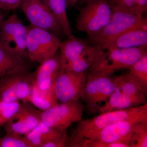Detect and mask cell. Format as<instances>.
Instances as JSON below:
<instances>
[{
    "label": "cell",
    "mask_w": 147,
    "mask_h": 147,
    "mask_svg": "<svg viewBox=\"0 0 147 147\" xmlns=\"http://www.w3.org/2000/svg\"><path fill=\"white\" fill-rule=\"evenodd\" d=\"M147 113V102L144 105L124 110L99 113L92 118L79 121L73 133L68 137L67 147H78L84 139L105 127L120 121Z\"/></svg>",
    "instance_id": "obj_1"
},
{
    "label": "cell",
    "mask_w": 147,
    "mask_h": 147,
    "mask_svg": "<svg viewBox=\"0 0 147 147\" xmlns=\"http://www.w3.org/2000/svg\"><path fill=\"white\" fill-rule=\"evenodd\" d=\"M147 92L132 80L127 73L117 76L115 92L107 102L99 108L98 112L124 110L144 105L146 103Z\"/></svg>",
    "instance_id": "obj_2"
},
{
    "label": "cell",
    "mask_w": 147,
    "mask_h": 147,
    "mask_svg": "<svg viewBox=\"0 0 147 147\" xmlns=\"http://www.w3.org/2000/svg\"><path fill=\"white\" fill-rule=\"evenodd\" d=\"M147 46L128 48L102 49L88 71L112 75L128 69L147 53Z\"/></svg>",
    "instance_id": "obj_3"
},
{
    "label": "cell",
    "mask_w": 147,
    "mask_h": 147,
    "mask_svg": "<svg viewBox=\"0 0 147 147\" xmlns=\"http://www.w3.org/2000/svg\"><path fill=\"white\" fill-rule=\"evenodd\" d=\"M146 119L147 113L120 121L84 139L78 147H105L113 143H123L130 147L134 129L139 123Z\"/></svg>",
    "instance_id": "obj_4"
},
{
    "label": "cell",
    "mask_w": 147,
    "mask_h": 147,
    "mask_svg": "<svg viewBox=\"0 0 147 147\" xmlns=\"http://www.w3.org/2000/svg\"><path fill=\"white\" fill-rule=\"evenodd\" d=\"M117 76L88 71L81 98L91 113L107 102L115 90Z\"/></svg>",
    "instance_id": "obj_5"
},
{
    "label": "cell",
    "mask_w": 147,
    "mask_h": 147,
    "mask_svg": "<svg viewBox=\"0 0 147 147\" xmlns=\"http://www.w3.org/2000/svg\"><path fill=\"white\" fill-rule=\"evenodd\" d=\"M76 19V28L93 36L110 21L112 10L108 0H86Z\"/></svg>",
    "instance_id": "obj_6"
},
{
    "label": "cell",
    "mask_w": 147,
    "mask_h": 147,
    "mask_svg": "<svg viewBox=\"0 0 147 147\" xmlns=\"http://www.w3.org/2000/svg\"><path fill=\"white\" fill-rule=\"evenodd\" d=\"M27 28L26 47L30 61L40 64L57 54L61 42L57 36L31 25Z\"/></svg>",
    "instance_id": "obj_7"
},
{
    "label": "cell",
    "mask_w": 147,
    "mask_h": 147,
    "mask_svg": "<svg viewBox=\"0 0 147 147\" xmlns=\"http://www.w3.org/2000/svg\"><path fill=\"white\" fill-rule=\"evenodd\" d=\"M146 18L143 15H132L112 10L109 23L97 34L88 37L89 41L92 45L102 49L126 31L139 25Z\"/></svg>",
    "instance_id": "obj_8"
},
{
    "label": "cell",
    "mask_w": 147,
    "mask_h": 147,
    "mask_svg": "<svg viewBox=\"0 0 147 147\" xmlns=\"http://www.w3.org/2000/svg\"><path fill=\"white\" fill-rule=\"evenodd\" d=\"M34 86V73L23 71L0 78V100L27 101Z\"/></svg>",
    "instance_id": "obj_9"
},
{
    "label": "cell",
    "mask_w": 147,
    "mask_h": 147,
    "mask_svg": "<svg viewBox=\"0 0 147 147\" xmlns=\"http://www.w3.org/2000/svg\"><path fill=\"white\" fill-rule=\"evenodd\" d=\"M28 28L15 14L4 20L0 28V45L25 59Z\"/></svg>",
    "instance_id": "obj_10"
},
{
    "label": "cell",
    "mask_w": 147,
    "mask_h": 147,
    "mask_svg": "<svg viewBox=\"0 0 147 147\" xmlns=\"http://www.w3.org/2000/svg\"><path fill=\"white\" fill-rule=\"evenodd\" d=\"M85 109V105L79 99L58 104L48 110L40 111V119L47 126L67 130L71 124L82 120Z\"/></svg>",
    "instance_id": "obj_11"
},
{
    "label": "cell",
    "mask_w": 147,
    "mask_h": 147,
    "mask_svg": "<svg viewBox=\"0 0 147 147\" xmlns=\"http://www.w3.org/2000/svg\"><path fill=\"white\" fill-rule=\"evenodd\" d=\"M19 6L30 25L49 31L58 37L64 34L50 9L40 0H22Z\"/></svg>",
    "instance_id": "obj_12"
},
{
    "label": "cell",
    "mask_w": 147,
    "mask_h": 147,
    "mask_svg": "<svg viewBox=\"0 0 147 147\" xmlns=\"http://www.w3.org/2000/svg\"><path fill=\"white\" fill-rule=\"evenodd\" d=\"M88 71L75 73L61 68L55 84L58 100L62 103L71 102L81 98L86 82Z\"/></svg>",
    "instance_id": "obj_13"
},
{
    "label": "cell",
    "mask_w": 147,
    "mask_h": 147,
    "mask_svg": "<svg viewBox=\"0 0 147 147\" xmlns=\"http://www.w3.org/2000/svg\"><path fill=\"white\" fill-rule=\"evenodd\" d=\"M27 101H23L18 113L4 125L6 133L24 135L33 129L41 121L40 111Z\"/></svg>",
    "instance_id": "obj_14"
},
{
    "label": "cell",
    "mask_w": 147,
    "mask_h": 147,
    "mask_svg": "<svg viewBox=\"0 0 147 147\" xmlns=\"http://www.w3.org/2000/svg\"><path fill=\"white\" fill-rule=\"evenodd\" d=\"M59 55L56 54L44 62L34 71V87L42 92L55 90V81L61 69Z\"/></svg>",
    "instance_id": "obj_15"
},
{
    "label": "cell",
    "mask_w": 147,
    "mask_h": 147,
    "mask_svg": "<svg viewBox=\"0 0 147 147\" xmlns=\"http://www.w3.org/2000/svg\"><path fill=\"white\" fill-rule=\"evenodd\" d=\"M147 46V18L105 45L102 49L128 48Z\"/></svg>",
    "instance_id": "obj_16"
},
{
    "label": "cell",
    "mask_w": 147,
    "mask_h": 147,
    "mask_svg": "<svg viewBox=\"0 0 147 147\" xmlns=\"http://www.w3.org/2000/svg\"><path fill=\"white\" fill-rule=\"evenodd\" d=\"M31 61L19 57L0 45V78L10 74L30 71Z\"/></svg>",
    "instance_id": "obj_17"
},
{
    "label": "cell",
    "mask_w": 147,
    "mask_h": 147,
    "mask_svg": "<svg viewBox=\"0 0 147 147\" xmlns=\"http://www.w3.org/2000/svg\"><path fill=\"white\" fill-rule=\"evenodd\" d=\"M65 133L67 130L53 128L41 121L33 129L24 134L23 138L28 147H42L48 142Z\"/></svg>",
    "instance_id": "obj_18"
},
{
    "label": "cell",
    "mask_w": 147,
    "mask_h": 147,
    "mask_svg": "<svg viewBox=\"0 0 147 147\" xmlns=\"http://www.w3.org/2000/svg\"><path fill=\"white\" fill-rule=\"evenodd\" d=\"M88 45L86 42L73 35L68 37L66 40L61 42L59 48L61 51L59 60L61 67H64L77 59Z\"/></svg>",
    "instance_id": "obj_19"
},
{
    "label": "cell",
    "mask_w": 147,
    "mask_h": 147,
    "mask_svg": "<svg viewBox=\"0 0 147 147\" xmlns=\"http://www.w3.org/2000/svg\"><path fill=\"white\" fill-rule=\"evenodd\" d=\"M101 50L102 49L98 46L92 44L88 45L79 57L61 68L75 73L88 71L96 60Z\"/></svg>",
    "instance_id": "obj_20"
},
{
    "label": "cell",
    "mask_w": 147,
    "mask_h": 147,
    "mask_svg": "<svg viewBox=\"0 0 147 147\" xmlns=\"http://www.w3.org/2000/svg\"><path fill=\"white\" fill-rule=\"evenodd\" d=\"M47 6L62 28L64 34L69 37L72 35V30L67 16L66 0H46Z\"/></svg>",
    "instance_id": "obj_21"
},
{
    "label": "cell",
    "mask_w": 147,
    "mask_h": 147,
    "mask_svg": "<svg viewBox=\"0 0 147 147\" xmlns=\"http://www.w3.org/2000/svg\"><path fill=\"white\" fill-rule=\"evenodd\" d=\"M112 10L132 15H143L147 10V0H108Z\"/></svg>",
    "instance_id": "obj_22"
},
{
    "label": "cell",
    "mask_w": 147,
    "mask_h": 147,
    "mask_svg": "<svg viewBox=\"0 0 147 147\" xmlns=\"http://www.w3.org/2000/svg\"><path fill=\"white\" fill-rule=\"evenodd\" d=\"M28 102L41 110L45 111L57 105L58 99L55 91L42 92L34 87Z\"/></svg>",
    "instance_id": "obj_23"
},
{
    "label": "cell",
    "mask_w": 147,
    "mask_h": 147,
    "mask_svg": "<svg viewBox=\"0 0 147 147\" xmlns=\"http://www.w3.org/2000/svg\"><path fill=\"white\" fill-rule=\"evenodd\" d=\"M128 74L134 82L147 90V53L128 69Z\"/></svg>",
    "instance_id": "obj_24"
},
{
    "label": "cell",
    "mask_w": 147,
    "mask_h": 147,
    "mask_svg": "<svg viewBox=\"0 0 147 147\" xmlns=\"http://www.w3.org/2000/svg\"><path fill=\"white\" fill-rule=\"evenodd\" d=\"M21 106L20 101L6 102L0 100V127L18 113Z\"/></svg>",
    "instance_id": "obj_25"
},
{
    "label": "cell",
    "mask_w": 147,
    "mask_h": 147,
    "mask_svg": "<svg viewBox=\"0 0 147 147\" xmlns=\"http://www.w3.org/2000/svg\"><path fill=\"white\" fill-rule=\"evenodd\" d=\"M147 147V119L136 127L130 143V147Z\"/></svg>",
    "instance_id": "obj_26"
},
{
    "label": "cell",
    "mask_w": 147,
    "mask_h": 147,
    "mask_svg": "<svg viewBox=\"0 0 147 147\" xmlns=\"http://www.w3.org/2000/svg\"><path fill=\"white\" fill-rule=\"evenodd\" d=\"M0 147H28L22 135L15 133H6L0 137Z\"/></svg>",
    "instance_id": "obj_27"
},
{
    "label": "cell",
    "mask_w": 147,
    "mask_h": 147,
    "mask_svg": "<svg viewBox=\"0 0 147 147\" xmlns=\"http://www.w3.org/2000/svg\"><path fill=\"white\" fill-rule=\"evenodd\" d=\"M68 137L67 133H65L48 142L42 147H67Z\"/></svg>",
    "instance_id": "obj_28"
},
{
    "label": "cell",
    "mask_w": 147,
    "mask_h": 147,
    "mask_svg": "<svg viewBox=\"0 0 147 147\" xmlns=\"http://www.w3.org/2000/svg\"><path fill=\"white\" fill-rule=\"evenodd\" d=\"M22 0H0V9L3 10L11 11L19 7Z\"/></svg>",
    "instance_id": "obj_29"
},
{
    "label": "cell",
    "mask_w": 147,
    "mask_h": 147,
    "mask_svg": "<svg viewBox=\"0 0 147 147\" xmlns=\"http://www.w3.org/2000/svg\"><path fill=\"white\" fill-rule=\"evenodd\" d=\"M81 1V0H66L67 7L69 8L74 7L77 3Z\"/></svg>",
    "instance_id": "obj_30"
},
{
    "label": "cell",
    "mask_w": 147,
    "mask_h": 147,
    "mask_svg": "<svg viewBox=\"0 0 147 147\" xmlns=\"http://www.w3.org/2000/svg\"><path fill=\"white\" fill-rule=\"evenodd\" d=\"M4 20V17L3 15L0 11V28H1V26Z\"/></svg>",
    "instance_id": "obj_31"
},
{
    "label": "cell",
    "mask_w": 147,
    "mask_h": 147,
    "mask_svg": "<svg viewBox=\"0 0 147 147\" xmlns=\"http://www.w3.org/2000/svg\"><path fill=\"white\" fill-rule=\"evenodd\" d=\"M86 1V0H81V3H82V4H84V3H85V1Z\"/></svg>",
    "instance_id": "obj_32"
}]
</instances>
